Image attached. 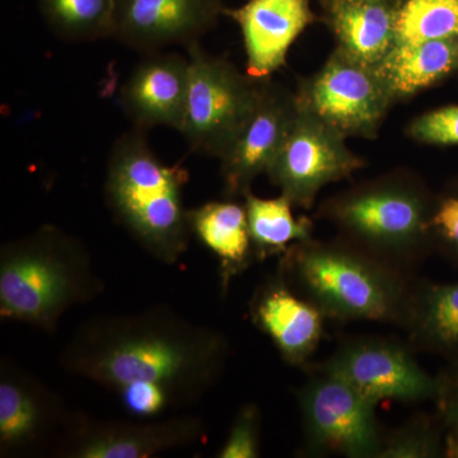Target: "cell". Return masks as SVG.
Listing matches in <instances>:
<instances>
[{
  "mask_svg": "<svg viewBox=\"0 0 458 458\" xmlns=\"http://www.w3.org/2000/svg\"><path fill=\"white\" fill-rule=\"evenodd\" d=\"M228 358L222 333L156 307L87 319L66 343L60 363L66 372L114 393L129 385L159 386L180 409L209 393Z\"/></svg>",
  "mask_w": 458,
  "mask_h": 458,
  "instance_id": "obj_1",
  "label": "cell"
},
{
  "mask_svg": "<svg viewBox=\"0 0 458 458\" xmlns=\"http://www.w3.org/2000/svg\"><path fill=\"white\" fill-rule=\"evenodd\" d=\"M278 273L327 319L381 322L401 327L414 288L411 273L394 267L348 241L294 243Z\"/></svg>",
  "mask_w": 458,
  "mask_h": 458,
  "instance_id": "obj_2",
  "label": "cell"
},
{
  "mask_svg": "<svg viewBox=\"0 0 458 458\" xmlns=\"http://www.w3.org/2000/svg\"><path fill=\"white\" fill-rule=\"evenodd\" d=\"M104 288L86 246L55 225H42L0 250L3 319L53 333L69 310Z\"/></svg>",
  "mask_w": 458,
  "mask_h": 458,
  "instance_id": "obj_3",
  "label": "cell"
},
{
  "mask_svg": "<svg viewBox=\"0 0 458 458\" xmlns=\"http://www.w3.org/2000/svg\"><path fill=\"white\" fill-rule=\"evenodd\" d=\"M141 129L122 135L108 157L105 197L116 221L144 250L165 264H174L188 250L189 210L183 186L189 172L164 164Z\"/></svg>",
  "mask_w": 458,
  "mask_h": 458,
  "instance_id": "obj_4",
  "label": "cell"
},
{
  "mask_svg": "<svg viewBox=\"0 0 458 458\" xmlns=\"http://www.w3.org/2000/svg\"><path fill=\"white\" fill-rule=\"evenodd\" d=\"M433 199L406 179H386L360 186L321 207V216L343 240L394 267L411 273L433 249Z\"/></svg>",
  "mask_w": 458,
  "mask_h": 458,
  "instance_id": "obj_5",
  "label": "cell"
},
{
  "mask_svg": "<svg viewBox=\"0 0 458 458\" xmlns=\"http://www.w3.org/2000/svg\"><path fill=\"white\" fill-rule=\"evenodd\" d=\"M186 53L189 86L180 132L192 152L221 159L255 110L262 81L213 56L199 41L188 45Z\"/></svg>",
  "mask_w": 458,
  "mask_h": 458,
  "instance_id": "obj_6",
  "label": "cell"
},
{
  "mask_svg": "<svg viewBox=\"0 0 458 458\" xmlns=\"http://www.w3.org/2000/svg\"><path fill=\"white\" fill-rule=\"evenodd\" d=\"M302 452L310 457L379 458L386 434L377 405L339 377L315 369L297 393Z\"/></svg>",
  "mask_w": 458,
  "mask_h": 458,
  "instance_id": "obj_7",
  "label": "cell"
},
{
  "mask_svg": "<svg viewBox=\"0 0 458 458\" xmlns=\"http://www.w3.org/2000/svg\"><path fill=\"white\" fill-rule=\"evenodd\" d=\"M297 99L346 138L375 137L394 101L376 66L340 47L318 73L301 84Z\"/></svg>",
  "mask_w": 458,
  "mask_h": 458,
  "instance_id": "obj_8",
  "label": "cell"
},
{
  "mask_svg": "<svg viewBox=\"0 0 458 458\" xmlns=\"http://www.w3.org/2000/svg\"><path fill=\"white\" fill-rule=\"evenodd\" d=\"M345 140L298 102L293 126L267 177L293 207L310 209L325 186L348 179L364 167L363 159L349 149Z\"/></svg>",
  "mask_w": 458,
  "mask_h": 458,
  "instance_id": "obj_9",
  "label": "cell"
},
{
  "mask_svg": "<svg viewBox=\"0 0 458 458\" xmlns=\"http://www.w3.org/2000/svg\"><path fill=\"white\" fill-rule=\"evenodd\" d=\"M414 352L409 343L391 337H354L316 369L339 377L375 405L385 400L434 401L439 393L438 376L421 369Z\"/></svg>",
  "mask_w": 458,
  "mask_h": 458,
  "instance_id": "obj_10",
  "label": "cell"
},
{
  "mask_svg": "<svg viewBox=\"0 0 458 458\" xmlns=\"http://www.w3.org/2000/svg\"><path fill=\"white\" fill-rule=\"evenodd\" d=\"M60 454L68 458H148L189 447L203 438V420L194 415L126 421L69 420Z\"/></svg>",
  "mask_w": 458,
  "mask_h": 458,
  "instance_id": "obj_11",
  "label": "cell"
},
{
  "mask_svg": "<svg viewBox=\"0 0 458 458\" xmlns=\"http://www.w3.org/2000/svg\"><path fill=\"white\" fill-rule=\"evenodd\" d=\"M297 110V95L262 81L255 110L221 158L227 197H245L254 181L267 174L293 126Z\"/></svg>",
  "mask_w": 458,
  "mask_h": 458,
  "instance_id": "obj_12",
  "label": "cell"
},
{
  "mask_svg": "<svg viewBox=\"0 0 458 458\" xmlns=\"http://www.w3.org/2000/svg\"><path fill=\"white\" fill-rule=\"evenodd\" d=\"M223 13L221 0H116L113 38L155 53L200 40Z\"/></svg>",
  "mask_w": 458,
  "mask_h": 458,
  "instance_id": "obj_13",
  "label": "cell"
},
{
  "mask_svg": "<svg viewBox=\"0 0 458 458\" xmlns=\"http://www.w3.org/2000/svg\"><path fill=\"white\" fill-rule=\"evenodd\" d=\"M62 403L55 394L22 370L3 363L0 377V454L36 452L66 427Z\"/></svg>",
  "mask_w": 458,
  "mask_h": 458,
  "instance_id": "obj_14",
  "label": "cell"
},
{
  "mask_svg": "<svg viewBox=\"0 0 458 458\" xmlns=\"http://www.w3.org/2000/svg\"><path fill=\"white\" fill-rule=\"evenodd\" d=\"M223 13L242 32L246 74L255 81L269 80L285 64L292 45L313 21L310 0H249Z\"/></svg>",
  "mask_w": 458,
  "mask_h": 458,
  "instance_id": "obj_15",
  "label": "cell"
},
{
  "mask_svg": "<svg viewBox=\"0 0 458 458\" xmlns=\"http://www.w3.org/2000/svg\"><path fill=\"white\" fill-rule=\"evenodd\" d=\"M188 86V56L155 51L138 63L123 83L120 107L137 129L167 126L180 131Z\"/></svg>",
  "mask_w": 458,
  "mask_h": 458,
  "instance_id": "obj_16",
  "label": "cell"
},
{
  "mask_svg": "<svg viewBox=\"0 0 458 458\" xmlns=\"http://www.w3.org/2000/svg\"><path fill=\"white\" fill-rule=\"evenodd\" d=\"M252 321L267 334L289 366L304 367L324 335L325 316L276 273L255 292Z\"/></svg>",
  "mask_w": 458,
  "mask_h": 458,
  "instance_id": "obj_17",
  "label": "cell"
},
{
  "mask_svg": "<svg viewBox=\"0 0 458 458\" xmlns=\"http://www.w3.org/2000/svg\"><path fill=\"white\" fill-rule=\"evenodd\" d=\"M400 4L381 0H327V14L340 49L376 66L396 45Z\"/></svg>",
  "mask_w": 458,
  "mask_h": 458,
  "instance_id": "obj_18",
  "label": "cell"
},
{
  "mask_svg": "<svg viewBox=\"0 0 458 458\" xmlns=\"http://www.w3.org/2000/svg\"><path fill=\"white\" fill-rule=\"evenodd\" d=\"M401 327L414 351L458 363V283L415 282Z\"/></svg>",
  "mask_w": 458,
  "mask_h": 458,
  "instance_id": "obj_19",
  "label": "cell"
},
{
  "mask_svg": "<svg viewBox=\"0 0 458 458\" xmlns=\"http://www.w3.org/2000/svg\"><path fill=\"white\" fill-rule=\"evenodd\" d=\"M189 222L192 234L218 258L223 292L234 276L258 260L250 237L245 204L210 201L190 209Z\"/></svg>",
  "mask_w": 458,
  "mask_h": 458,
  "instance_id": "obj_20",
  "label": "cell"
},
{
  "mask_svg": "<svg viewBox=\"0 0 458 458\" xmlns=\"http://www.w3.org/2000/svg\"><path fill=\"white\" fill-rule=\"evenodd\" d=\"M376 68L394 101L410 98L458 71V38L396 44Z\"/></svg>",
  "mask_w": 458,
  "mask_h": 458,
  "instance_id": "obj_21",
  "label": "cell"
},
{
  "mask_svg": "<svg viewBox=\"0 0 458 458\" xmlns=\"http://www.w3.org/2000/svg\"><path fill=\"white\" fill-rule=\"evenodd\" d=\"M243 199L250 237L258 260L283 255L294 243L312 240V222L295 218L292 212L293 204L282 194L278 198L262 199L250 191Z\"/></svg>",
  "mask_w": 458,
  "mask_h": 458,
  "instance_id": "obj_22",
  "label": "cell"
},
{
  "mask_svg": "<svg viewBox=\"0 0 458 458\" xmlns=\"http://www.w3.org/2000/svg\"><path fill=\"white\" fill-rule=\"evenodd\" d=\"M116 0H38L45 22L69 41L113 38Z\"/></svg>",
  "mask_w": 458,
  "mask_h": 458,
  "instance_id": "obj_23",
  "label": "cell"
},
{
  "mask_svg": "<svg viewBox=\"0 0 458 458\" xmlns=\"http://www.w3.org/2000/svg\"><path fill=\"white\" fill-rule=\"evenodd\" d=\"M458 38V0H403L397 9L396 44Z\"/></svg>",
  "mask_w": 458,
  "mask_h": 458,
  "instance_id": "obj_24",
  "label": "cell"
},
{
  "mask_svg": "<svg viewBox=\"0 0 458 458\" xmlns=\"http://www.w3.org/2000/svg\"><path fill=\"white\" fill-rule=\"evenodd\" d=\"M445 456V432L438 415H417L386 434L379 458H436Z\"/></svg>",
  "mask_w": 458,
  "mask_h": 458,
  "instance_id": "obj_25",
  "label": "cell"
},
{
  "mask_svg": "<svg viewBox=\"0 0 458 458\" xmlns=\"http://www.w3.org/2000/svg\"><path fill=\"white\" fill-rule=\"evenodd\" d=\"M261 412L254 403L238 410L219 458L260 457Z\"/></svg>",
  "mask_w": 458,
  "mask_h": 458,
  "instance_id": "obj_26",
  "label": "cell"
},
{
  "mask_svg": "<svg viewBox=\"0 0 458 458\" xmlns=\"http://www.w3.org/2000/svg\"><path fill=\"white\" fill-rule=\"evenodd\" d=\"M430 237L433 249L438 247L458 265V183L434 199Z\"/></svg>",
  "mask_w": 458,
  "mask_h": 458,
  "instance_id": "obj_27",
  "label": "cell"
},
{
  "mask_svg": "<svg viewBox=\"0 0 458 458\" xmlns=\"http://www.w3.org/2000/svg\"><path fill=\"white\" fill-rule=\"evenodd\" d=\"M408 132L419 143L458 146V105L420 114L410 123Z\"/></svg>",
  "mask_w": 458,
  "mask_h": 458,
  "instance_id": "obj_28",
  "label": "cell"
},
{
  "mask_svg": "<svg viewBox=\"0 0 458 458\" xmlns=\"http://www.w3.org/2000/svg\"><path fill=\"white\" fill-rule=\"evenodd\" d=\"M438 378L439 393L434 403L445 432V456L458 458V363Z\"/></svg>",
  "mask_w": 458,
  "mask_h": 458,
  "instance_id": "obj_29",
  "label": "cell"
},
{
  "mask_svg": "<svg viewBox=\"0 0 458 458\" xmlns=\"http://www.w3.org/2000/svg\"><path fill=\"white\" fill-rule=\"evenodd\" d=\"M381 2L394 3V4H401L403 0H381Z\"/></svg>",
  "mask_w": 458,
  "mask_h": 458,
  "instance_id": "obj_30",
  "label": "cell"
}]
</instances>
